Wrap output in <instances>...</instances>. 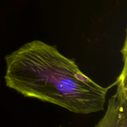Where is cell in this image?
Returning a JSON list of instances; mask_svg holds the SVG:
<instances>
[{"label":"cell","mask_w":127,"mask_h":127,"mask_svg":"<svg viewBox=\"0 0 127 127\" xmlns=\"http://www.w3.org/2000/svg\"><path fill=\"white\" fill-rule=\"evenodd\" d=\"M5 61L6 86L75 114L104 110L107 93L116 85V82L108 88L99 85L81 71L73 60L40 40L25 43Z\"/></svg>","instance_id":"obj_1"},{"label":"cell","mask_w":127,"mask_h":127,"mask_svg":"<svg viewBox=\"0 0 127 127\" xmlns=\"http://www.w3.org/2000/svg\"><path fill=\"white\" fill-rule=\"evenodd\" d=\"M124 66L116 81L117 89L115 95L109 99L108 107L104 117L94 127H120L123 120L127 117V42L122 50Z\"/></svg>","instance_id":"obj_2"},{"label":"cell","mask_w":127,"mask_h":127,"mask_svg":"<svg viewBox=\"0 0 127 127\" xmlns=\"http://www.w3.org/2000/svg\"><path fill=\"white\" fill-rule=\"evenodd\" d=\"M120 127H127V117H125V119L123 120Z\"/></svg>","instance_id":"obj_3"},{"label":"cell","mask_w":127,"mask_h":127,"mask_svg":"<svg viewBox=\"0 0 127 127\" xmlns=\"http://www.w3.org/2000/svg\"></svg>","instance_id":"obj_4"}]
</instances>
